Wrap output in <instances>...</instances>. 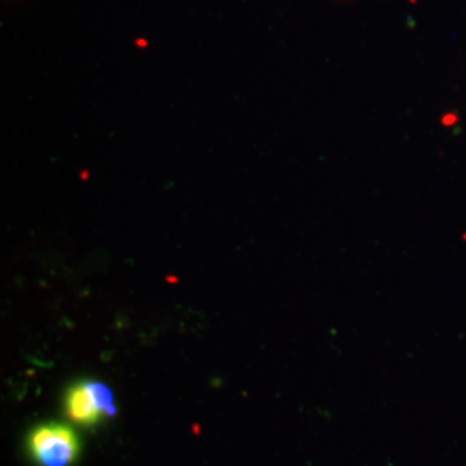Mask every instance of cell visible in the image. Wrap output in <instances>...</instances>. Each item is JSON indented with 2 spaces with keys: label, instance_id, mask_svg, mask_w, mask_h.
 <instances>
[{
  "label": "cell",
  "instance_id": "7a4b0ae2",
  "mask_svg": "<svg viewBox=\"0 0 466 466\" xmlns=\"http://www.w3.org/2000/svg\"><path fill=\"white\" fill-rule=\"evenodd\" d=\"M65 408L67 417L80 425H96L116 411L111 390L99 382L75 383L66 392Z\"/></svg>",
  "mask_w": 466,
  "mask_h": 466
},
{
  "label": "cell",
  "instance_id": "6da1fadb",
  "mask_svg": "<svg viewBox=\"0 0 466 466\" xmlns=\"http://www.w3.org/2000/svg\"><path fill=\"white\" fill-rule=\"evenodd\" d=\"M28 451L40 466H69L75 463L80 444L69 427L50 423L35 429L28 437Z\"/></svg>",
  "mask_w": 466,
  "mask_h": 466
}]
</instances>
